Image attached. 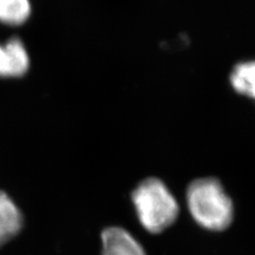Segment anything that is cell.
<instances>
[{
	"label": "cell",
	"instance_id": "obj_1",
	"mask_svg": "<svg viewBox=\"0 0 255 255\" xmlns=\"http://www.w3.org/2000/svg\"><path fill=\"white\" fill-rule=\"evenodd\" d=\"M182 207L197 227L210 233H220L232 226L235 205L221 181L200 177L188 183Z\"/></svg>",
	"mask_w": 255,
	"mask_h": 255
},
{
	"label": "cell",
	"instance_id": "obj_2",
	"mask_svg": "<svg viewBox=\"0 0 255 255\" xmlns=\"http://www.w3.org/2000/svg\"><path fill=\"white\" fill-rule=\"evenodd\" d=\"M135 217L143 232L159 235L180 217L182 206L166 183L157 177L141 179L130 194Z\"/></svg>",
	"mask_w": 255,
	"mask_h": 255
},
{
	"label": "cell",
	"instance_id": "obj_3",
	"mask_svg": "<svg viewBox=\"0 0 255 255\" xmlns=\"http://www.w3.org/2000/svg\"><path fill=\"white\" fill-rule=\"evenodd\" d=\"M101 255H148L139 239L129 230L113 226L102 231Z\"/></svg>",
	"mask_w": 255,
	"mask_h": 255
},
{
	"label": "cell",
	"instance_id": "obj_4",
	"mask_svg": "<svg viewBox=\"0 0 255 255\" xmlns=\"http://www.w3.org/2000/svg\"><path fill=\"white\" fill-rule=\"evenodd\" d=\"M29 67V57L22 42L12 38L5 45H0V77H19Z\"/></svg>",
	"mask_w": 255,
	"mask_h": 255
},
{
	"label": "cell",
	"instance_id": "obj_5",
	"mask_svg": "<svg viewBox=\"0 0 255 255\" xmlns=\"http://www.w3.org/2000/svg\"><path fill=\"white\" fill-rule=\"evenodd\" d=\"M23 227L20 210L12 199L0 190V247L17 236Z\"/></svg>",
	"mask_w": 255,
	"mask_h": 255
},
{
	"label": "cell",
	"instance_id": "obj_6",
	"mask_svg": "<svg viewBox=\"0 0 255 255\" xmlns=\"http://www.w3.org/2000/svg\"><path fill=\"white\" fill-rule=\"evenodd\" d=\"M230 80L237 93L255 100V62L239 64L231 74Z\"/></svg>",
	"mask_w": 255,
	"mask_h": 255
},
{
	"label": "cell",
	"instance_id": "obj_7",
	"mask_svg": "<svg viewBox=\"0 0 255 255\" xmlns=\"http://www.w3.org/2000/svg\"><path fill=\"white\" fill-rule=\"evenodd\" d=\"M31 12L29 0H0V21L17 26L25 22Z\"/></svg>",
	"mask_w": 255,
	"mask_h": 255
}]
</instances>
